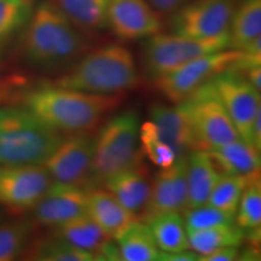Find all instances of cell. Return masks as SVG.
I'll use <instances>...</instances> for the list:
<instances>
[{
	"instance_id": "1",
	"label": "cell",
	"mask_w": 261,
	"mask_h": 261,
	"mask_svg": "<svg viewBox=\"0 0 261 261\" xmlns=\"http://www.w3.org/2000/svg\"><path fill=\"white\" fill-rule=\"evenodd\" d=\"M116 96H99L55 85L23 93L22 102L42 121L60 132H89L108 112L119 106Z\"/></svg>"
},
{
	"instance_id": "2",
	"label": "cell",
	"mask_w": 261,
	"mask_h": 261,
	"mask_svg": "<svg viewBox=\"0 0 261 261\" xmlns=\"http://www.w3.org/2000/svg\"><path fill=\"white\" fill-rule=\"evenodd\" d=\"M138 84V69L128 48L107 45L81 57L52 85L99 96H116Z\"/></svg>"
},
{
	"instance_id": "3",
	"label": "cell",
	"mask_w": 261,
	"mask_h": 261,
	"mask_svg": "<svg viewBox=\"0 0 261 261\" xmlns=\"http://www.w3.org/2000/svg\"><path fill=\"white\" fill-rule=\"evenodd\" d=\"M84 38L54 3H44L29 19L24 55L32 64L57 68L73 62L85 50Z\"/></svg>"
},
{
	"instance_id": "4",
	"label": "cell",
	"mask_w": 261,
	"mask_h": 261,
	"mask_svg": "<svg viewBox=\"0 0 261 261\" xmlns=\"http://www.w3.org/2000/svg\"><path fill=\"white\" fill-rule=\"evenodd\" d=\"M63 139L25 107L0 108L3 165H41Z\"/></svg>"
},
{
	"instance_id": "5",
	"label": "cell",
	"mask_w": 261,
	"mask_h": 261,
	"mask_svg": "<svg viewBox=\"0 0 261 261\" xmlns=\"http://www.w3.org/2000/svg\"><path fill=\"white\" fill-rule=\"evenodd\" d=\"M140 122L133 110L114 116L94 137V152L89 182H103L109 175L128 167L140 158Z\"/></svg>"
},
{
	"instance_id": "6",
	"label": "cell",
	"mask_w": 261,
	"mask_h": 261,
	"mask_svg": "<svg viewBox=\"0 0 261 261\" xmlns=\"http://www.w3.org/2000/svg\"><path fill=\"white\" fill-rule=\"evenodd\" d=\"M178 104H181L190 120L197 150H208L240 138L212 80Z\"/></svg>"
},
{
	"instance_id": "7",
	"label": "cell",
	"mask_w": 261,
	"mask_h": 261,
	"mask_svg": "<svg viewBox=\"0 0 261 261\" xmlns=\"http://www.w3.org/2000/svg\"><path fill=\"white\" fill-rule=\"evenodd\" d=\"M228 32L217 37L202 39L156 33L149 37L144 45L143 56L146 73L155 79L194 58L228 48Z\"/></svg>"
},
{
	"instance_id": "8",
	"label": "cell",
	"mask_w": 261,
	"mask_h": 261,
	"mask_svg": "<svg viewBox=\"0 0 261 261\" xmlns=\"http://www.w3.org/2000/svg\"><path fill=\"white\" fill-rule=\"evenodd\" d=\"M238 55L240 50L225 48L194 58L180 67L155 77L156 87L172 103H181L198 87L211 81L215 75L226 70Z\"/></svg>"
},
{
	"instance_id": "9",
	"label": "cell",
	"mask_w": 261,
	"mask_h": 261,
	"mask_svg": "<svg viewBox=\"0 0 261 261\" xmlns=\"http://www.w3.org/2000/svg\"><path fill=\"white\" fill-rule=\"evenodd\" d=\"M94 137L89 132H75L62 139L57 148L41 163L51 179L63 184L86 187L92 168Z\"/></svg>"
},
{
	"instance_id": "10",
	"label": "cell",
	"mask_w": 261,
	"mask_h": 261,
	"mask_svg": "<svg viewBox=\"0 0 261 261\" xmlns=\"http://www.w3.org/2000/svg\"><path fill=\"white\" fill-rule=\"evenodd\" d=\"M212 83L240 138L252 145V126L257 112L261 109L260 92L242 75L228 69L215 75Z\"/></svg>"
},
{
	"instance_id": "11",
	"label": "cell",
	"mask_w": 261,
	"mask_h": 261,
	"mask_svg": "<svg viewBox=\"0 0 261 261\" xmlns=\"http://www.w3.org/2000/svg\"><path fill=\"white\" fill-rule=\"evenodd\" d=\"M237 0H195L177 10L173 34L189 38H212L228 32Z\"/></svg>"
},
{
	"instance_id": "12",
	"label": "cell",
	"mask_w": 261,
	"mask_h": 261,
	"mask_svg": "<svg viewBox=\"0 0 261 261\" xmlns=\"http://www.w3.org/2000/svg\"><path fill=\"white\" fill-rule=\"evenodd\" d=\"M52 179L41 165H4L0 167V204L12 211L34 208Z\"/></svg>"
},
{
	"instance_id": "13",
	"label": "cell",
	"mask_w": 261,
	"mask_h": 261,
	"mask_svg": "<svg viewBox=\"0 0 261 261\" xmlns=\"http://www.w3.org/2000/svg\"><path fill=\"white\" fill-rule=\"evenodd\" d=\"M89 189L84 185L51 182L34 205V218L39 224L57 227L87 214Z\"/></svg>"
},
{
	"instance_id": "14",
	"label": "cell",
	"mask_w": 261,
	"mask_h": 261,
	"mask_svg": "<svg viewBox=\"0 0 261 261\" xmlns=\"http://www.w3.org/2000/svg\"><path fill=\"white\" fill-rule=\"evenodd\" d=\"M188 208L187 156L174 161L169 167L161 168L155 175L145 207L143 220L165 212H184Z\"/></svg>"
},
{
	"instance_id": "15",
	"label": "cell",
	"mask_w": 261,
	"mask_h": 261,
	"mask_svg": "<svg viewBox=\"0 0 261 261\" xmlns=\"http://www.w3.org/2000/svg\"><path fill=\"white\" fill-rule=\"evenodd\" d=\"M108 27L119 38L136 40L159 33L161 23L146 0H109Z\"/></svg>"
},
{
	"instance_id": "16",
	"label": "cell",
	"mask_w": 261,
	"mask_h": 261,
	"mask_svg": "<svg viewBox=\"0 0 261 261\" xmlns=\"http://www.w3.org/2000/svg\"><path fill=\"white\" fill-rule=\"evenodd\" d=\"M149 115L158 136L171 146L177 159L197 150L190 120L181 104H175L174 107L154 104L150 108Z\"/></svg>"
},
{
	"instance_id": "17",
	"label": "cell",
	"mask_w": 261,
	"mask_h": 261,
	"mask_svg": "<svg viewBox=\"0 0 261 261\" xmlns=\"http://www.w3.org/2000/svg\"><path fill=\"white\" fill-rule=\"evenodd\" d=\"M103 184L106 185L107 191L133 214H137L145 207L150 192V182L145 169L140 167V158L128 167L109 175Z\"/></svg>"
},
{
	"instance_id": "18",
	"label": "cell",
	"mask_w": 261,
	"mask_h": 261,
	"mask_svg": "<svg viewBox=\"0 0 261 261\" xmlns=\"http://www.w3.org/2000/svg\"><path fill=\"white\" fill-rule=\"evenodd\" d=\"M221 177L213 159L205 150H195L187 156L188 208L207 203Z\"/></svg>"
},
{
	"instance_id": "19",
	"label": "cell",
	"mask_w": 261,
	"mask_h": 261,
	"mask_svg": "<svg viewBox=\"0 0 261 261\" xmlns=\"http://www.w3.org/2000/svg\"><path fill=\"white\" fill-rule=\"evenodd\" d=\"M87 214L112 238L136 220V214L123 207L109 191L104 190L89 191Z\"/></svg>"
},
{
	"instance_id": "20",
	"label": "cell",
	"mask_w": 261,
	"mask_h": 261,
	"mask_svg": "<svg viewBox=\"0 0 261 261\" xmlns=\"http://www.w3.org/2000/svg\"><path fill=\"white\" fill-rule=\"evenodd\" d=\"M221 174L247 175L260 169V151L241 138L205 150Z\"/></svg>"
},
{
	"instance_id": "21",
	"label": "cell",
	"mask_w": 261,
	"mask_h": 261,
	"mask_svg": "<svg viewBox=\"0 0 261 261\" xmlns=\"http://www.w3.org/2000/svg\"><path fill=\"white\" fill-rule=\"evenodd\" d=\"M55 234L63 238L68 243L73 244L74 247L93 254L97 260H100V252L103 247L108 241L112 240V237L108 236L89 214L81 215L68 223L60 225L56 227Z\"/></svg>"
},
{
	"instance_id": "22",
	"label": "cell",
	"mask_w": 261,
	"mask_h": 261,
	"mask_svg": "<svg viewBox=\"0 0 261 261\" xmlns=\"http://www.w3.org/2000/svg\"><path fill=\"white\" fill-rule=\"evenodd\" d=\"M114 240L123 261H159L160 249L145 223L133 220Z\"/></svg>"
},
{
	"instance_id": "23",
	"label": "cell",
	"mask_w": 261,
	"mask_h": 261,
	"mask_svg": "<svg viewBox=\"0 0 261 261\" xmlns=\"http://www.w3.org/2000/svg\"><path fill=\"white\" fill-rule=\"evenodd\" d=\"M75 28L83 31H98L108 27L109 0H54Z\"/></svg>"
},
{
	"instance_id": "24",
	"label": "cell",
	"mask_w": 261,
	"mask_h": 261,
	"mask_svg": "<svg viewBox=\"0 0 261 261\" xmlns=\"http://www.w3.org/2000/svg\"><path fill=\"white\" fill-rule=\"evenodd\" d=\"M144 223L149 226L156 246L161 252L190 249L184 221L179 212H165L152 215Z\"/></svg>"
},
{
	"instance_id": "25",
	"label": "cell",
	"mask_w": 261,
	"mask_h": 261,
	"mask_svg": "<svg viewBox=\"0 0 261 261\" xmlns=\"http://www.w3.org/2000/svg\"><path fill=\"white\" fill-rule=\"evenodd\" d=\"M228 48L241 50L261 37V0H242L234 9L230 28Z\"/></svg>"
},
{
	"instance_id": "26",
	"label": "cell",
	"mask_w": 261,
	"mask_h": 261,
	"mask_svg": "<svg viewBox=\"0 0 261 261\" xmlns=\"http://www.w3.org/2000/svg\"><path fill=\"white\" fill-rule=\"evenodd\" d=\"M187 233L190 249L197 253L198 256H204L223 247H241L244 242V231L236 223L188 231Z\"/></svg>"
},
{
	"instance_id": "27",
	"label": "cell",
	"mask_w": 261,
	"mask_h": 261,
	"mask_svg": "<svg viewBox=\"0 0 261 261\" xmlns=\"http://www.w3.org/2000/svg\"><path fill=\"white\" fill-rule=\"evenodd\" d=\"M27 248V247H25ZM24 259L37 261H96L97 257L89 252L74 247L63 238L54 234L34 241L27 248Z\"/></svg>"
},
{
	"instance_id": "28",
	"label": "cell",
	"mask_w": 261,
	"mask_h": 261,
	"mask_svg": "<svg viewBox=\"0 0 261 261\" xmlns=\"http://www.w3.org/2000/svg\"><path fill=\"white\" fill-rule=\"evenodd\" d=\"M234 223L243 231L261 227L260 169L250 173L234 214Z\"/></svg>"
},
{
	"instance_id": "29",
	"label": "cell",
	"mask_w": 261,
	"mask_h": 261,
	"mask_svg": "<svg viewBox=\"0 0 261 261\" xmlns=\"http://www.w3.org/2000/svg\"><path fill=\"white\" fill-rule=\"evenodd\" d=\"M32 16V2L0 0V50L12 35L28 23Z\"/></svg>"
},
{
	"instance_id": "30",
	"label": "cell",
	"mask_w": 261,
	"mask_h": 261,
	"mask_svg": "<svg viewBox=\"0 0 261 261\" xmlns=\"http://www.w3.org/2000/svg\"><path fill=\"white\" fill-rule=\"evenodd\" d=\"M249 175L250 174H221L207 203L227 213L236 214L241 196L246 188Z\"/></svg>"
},
{
	"instance_id": "31",
	"label": "cell",
	"mask_w": 261,
	"mask_h": 261,
	"mask_svg": "<svg viewBox=\"0 0 261 261\" xmlns=\"http://www.w3.org/2000/svg\"><path fill=\"white\" fill-rule=\"evenodd\" d=\"M33 225L29 221L9 223L0 226V261L15 260L27 247Z\"/></svg>"
},
{
	"instance_id": "32",
	"label": "cell",
	"mask_w": 261,
	"mask_h": 261,
	"mask_svg": "<svg viewBox=\"0 0 261 261\" xmlns=\"http://www.w3.org/2000/svg\"><path fill=\"white\" fill-rule=\"evenodd\" d=\"M139 140L142 143L144 154L158 167H169L177 160V156L171 149V146L166 144L158 136L154 123L150 120L140 125Z\"/></svg>"
},
{
	"instance_id": "33",
	"label": "cell",
	"mask_w": 261,
	"mask_h": 261,
	"mask_svg": "<svg viewBox=\"0 0 261 261\" xmlns=\"http://www.w3.org/2000/svg\"><path fill=\"white\" fill-rule=\"evenodd\" d=\"M182 215L185 230L196 231L203 228L218 226V225L234 224V214L227 213L214 207L210 203H204L198 207L187 208Z\"/></svg>"
},
{
	"instance_id": "34",
	"label": "cell",
	"mask_w": 261,
	"mask_h": 261,
	"mask_svg": "<svg viewBox=\"0 0 261 261\" xmlns=\"http://www.w3.org/2000/svg\"><path fill=\"white\" fill-rule=\"evenodd\" d=\"M240 247L227 246L219 248L204 256H198V261H234L238 260Z\"/></svg>"
},
{
	"instance_id": "35",
	"label": "cell",
	"mask_w": 261,
	"mask_h": 261,
	"mask_svg": "<svg viewBox=\"0 0 261 261\" xmlns=\"http://www.w3.org/2000/svg\"><path fill=\"white\" fill-rule=\"evenodd\" d=\"M159 260L161 261H198V254L194 250H180V252H161Z\"/></svg>"
},
{
	"instance_id": "36",
	"label": "cell",
	"mask_w": 261,
	"mask_h": 261,
	"mask_svg": "<svg viewBox=\"0 0 261 261\" xmlns=\"http://www.w3.org/2000/svg\"><path fill=\"white\" fill-rule=\"evenodd\" d=\"M152 9L161 11L163 14L175 12L181 8L188 0H146Z\"/></svg>"
},
{
	"instance_id": "37",
	"label": "cell",
	"mask_w": 261,
	"mask_h": 261,
	"mask_svg": "<svg viewBox=\"0 0 261 261\" xmlns=\"http://www.w3.org/2000/svg\"><path fill=\"white\" fill-rule=\"evenodd\" d=\"M241 75H242L248 83L252 85L257 92H260L261 91V68L260 67L252 68V69L244 71V73H242Z\"/></svg>"
},
{
	"instance_id": "38",
	"label": "cell",
	"mask_w": 261,
	"mask_h": 261,
	"mask_svg": "<svg viewBox=\"0 0 261 261\" xmlns=\"http://www.w3.org/2000/svg\"><path fill=\"white\" fill-rule=\"evenodd\" d=\"M11 93V86L8 81L0 79V104H2L6 98L9 97V94Z\"/></svg>"
},
{
	"instance_id": "39",
	"label": "cell",
	"mask_w": 261,
	"mask_h": 261,
	"mask_svg": "<svg viewBox=\"0 0 261 261\" xmlns=\"http://www.w3.org/2000/svg\"><path fill=\"white\" fill-rule=\"evenodd\" d=\"M0 163H2V150H0Z\"/></svg>"
},
{
	"instance_id": "40",
	"label": "cell",
	"mask_w": 261,
	"mask_h": 261,
	"mask_svg": "<svg viewBox=\"0 0 261 261\" xmlns=\"http://www.w3.org/2000/svg\"><path fill=\"white\" fill-rule=\"evenodd\" d=\"M28 2H33V0H28Z\"/></svg>"
}]
</instances>
